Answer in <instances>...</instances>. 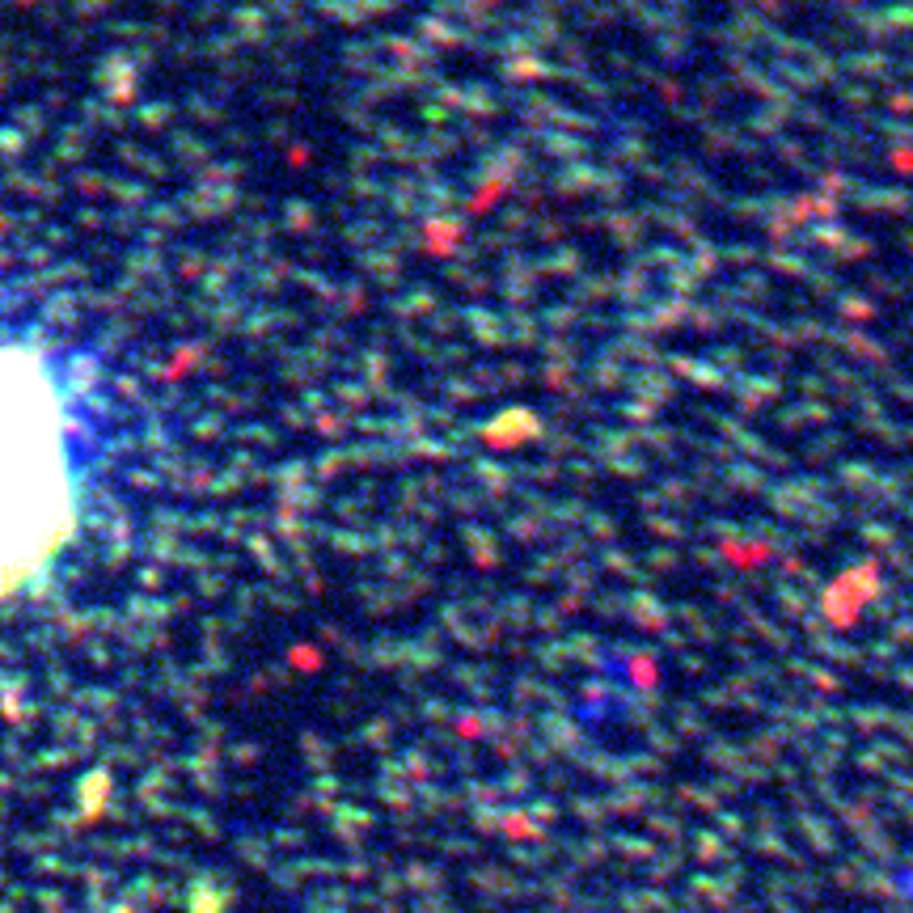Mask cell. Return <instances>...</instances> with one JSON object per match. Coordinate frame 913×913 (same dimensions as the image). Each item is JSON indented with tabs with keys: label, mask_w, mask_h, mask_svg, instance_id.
I'll return each mask as SVG.
<instances>
[{
	"label": "cell",
	"mask_w": 913,
	"mask_h": 913,
	"mask_svg": "<svg viewBox=\"0 0 913 913\" xmlns=\"http://www.w3.org/2000/svg\"><path fill=\"white\" fill-rule=\"evenodd\" d=\"M77 432L42 352L0 343V597L18 592L77 529Z\"/></svg>",
	"instance_id": "obj_1"
}]
</instances>
